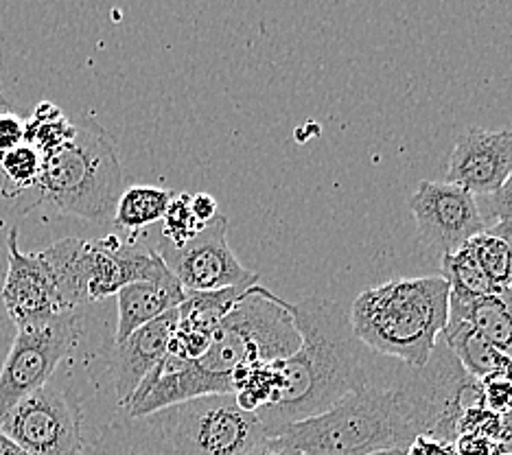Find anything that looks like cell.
I'll return each mask as SVG.
<instances>
[{"instance_id":"cell-1","label":"cell","mask_w":512,"mask_h":455,"mask_svg":"<svg viewBox=\"0 0 512 455\" xmlns=\"http://www.w3.org/2000/svg\"><path fill=\"white\" fill-rule=\"evenodd\" d=\"M475 405H482L480 381L440 342L427 366L379 370L366 388L329 412L287 427L281 438L305 455L405 451L418 436L456 442L460 416Z\"/></svg>"},{"instance_id":"cell-2","label":"cell","mask_w":512,"mask_h":455,"mask_svg":"<svg viewBox=\"0 0 512 455\" xmlns=\"http://www.w3.org/2000/svg\"><path fill=\"white\" fill-rule=\"evenodd\" d=\"M300 346L281 361L283 383L274 401L256 412L267 438L316 418L366 388L379 375L370 350L357 340L348 311L331 298L292 302Z\"/></svg>"},{"instance_id":"cell-3","label":"cell","mask_w":512,"mask_h":455,"mask_svg":"<svg viewBox=\"0 0 512 455\" xmlns=\"http://www.w3.org/2000/svg\"><path fill=\"white\" fill-rule=\"evenodd\" d=\"M348 318L370 353L423 368L447 329L449 285L442 276L392 278L362 291Z\"/></svg>"},{"instance_id":"cell-4","label":"cell","mask_w":512,"mask_h":455,"mask_svg":"<svg viewBox=\"0 0 512 455\" xmlns=\"http://www.w3.org/2000/svg\"><path fill=\"white\" fill-rule=\"evenodd\" d=\"M300 346L292 302L261 283L243 291L213 333L211 346L193 364L208 394H232V375L259 361H283Z\"/></svg>"},{"instance_id":"cell-5","label":"cell","mask_w":512,"mask_h":455,"mask_svg":"<svg viewBox=\"0 0 512 455\" xmlns=\"http://www.w3.org/2000/svg\"><path fill=\"white\" fill-rule=\"evenodd\" d=\"M57 213L106 224L123 189V167L112 136L95 121L75 125L71 143L44 158L33 186Z\"/></svg>"},{"instance_id":"cell-6","label":"cell","mask_w":512,"mask_h":455,"mask_svg":"<svg viewBox=\"0 0 512 455\" xmlns=\"http://www.w3.org/2000/svg\"><path fill=\"white\" fill-rule=\"evenodd\" d=\"M178 455H246L267 440L256 414L232 394H206L147 416Z\"/></svg>"},{"instance_id":"cell-7","label":"cell","mask_w":512,"mask_h":455,"mask_svg":"<svg viewBox=\"0 0 512 455\" xmlns=\"http://www.w3.org/2000/svg\"><path fill=\"white\" fill-rule=\"evenodd\" d=\"M79 335L75 311H62L49 322L18 329L0 370V418L25 396L44 388L55 368L75 350Z\"/></svg>"},{"instance_id":"cell-8","label":"cell","mask_w":512,"mask_h":455,"mask_svg":"<svg viewBox=\"0 0 512 455\" xmlns=\"http://www.w3.org/2000/svg\"><path fill=\"white\" fill-rule=\"evenodd\" d=\"M0 431L29 455H81L84 418L66 392L44 385L0 418Z\"/></svg>"},{"instance_id":"cell-9","label":"cell","mask_w":512,"mask_h":455,"mask_svg":"<svg viewBox=\"0 0 512 455\" xmlns=\"http://www.w3.org/2000/svg\"><path fill=\"white\" fill-rule=\"evenodd\" d=\"M158 252L186 291H248L259 285V274L243 267L230 248L226 215H217L213 221H208L200 235L180 248L162 241Z\"/></svg>"},{"instance_id":"cell-10","label":"cell","mask_w":512,"mask_h":455,"mask_svg":"<svg viewBox=\"0 0 512 455\" xmlns=\"http://www.w3.org/2000/svg\"><path fill=\"white\" fill-rule=\"evenodd\" d=\"M418 237L440 256L458 252L473 237L486 232V221L475 197L449 182L423 180L407 197Z\"/></svg>"},{"instance_id":"cell-11","label":"cell","mask_w":512,"mask_h":455,"mask_svg":"<svg viewBox=\"0 0 512 455\" xmlns=\"http://www.w3.org/2000/svg\"><path fill=\"white\" fill-rule=\"evenodd\" d=\"M0 298L18 329L49 322L64 311L40 252L20 250L18 228H11L7 237V274Z\"/></svg>"},{"instance_id":"cell-12","label":"cell","mask_w":512,"mask_h":455,"mask_svg":"<svg viewBox=\"0 0 512 455\" xmlns=\"http://www.w3.org/2000/svg\"><path fill=\"white\" fill-rule=\"evenodd\" d=\"M512 171V127L484 130L471 127L456 138L447 162V180L473 197H488Z\"/></svg>"},{"instance_id":"cell-13","label":"cell","mask_w":512,"mask_h":455,"mask_svg":"<svg viewBox=\"0 0 512 455\" xmlns=\"http://www.w3.org/2000/svg\"><path fill=\"white\" fill-rule=\"evenodd\" d=\"M176 322L178 309H173L112 346L110 375L121 407H127L138 385L165 359L173 331H176Z\"/></svg>"},{"instance_id":"cell-14","label":"cell","mask_w":512,"mask_h":455,"mask_svg":"<svg viewBox=\"0 0 512 455\" xmlns=\"http://www.w3.org/2000/svg\"><path fill=\"white\" fill-rule=\"evenodd\" d=\"M241 294L239 289L186 291L167 353L182 359H200L211 346L219 322L237 305Z\"/></svg>"},{"instance_id":"cell-15","label":"cell","mask_w":512,"mask_h":455,"mask_svg":"<svg viewBox=\"0 0 512 455\" xmlns=\"http://www.w3.org/2000/svg\"><path fill=\"white\" fill-rule=\"evenodd\" d=\"M186 298V289L180 280L171 274L167 267L165 272L149 280H136L125 285L116 294V307H119V320H116L114 344L123 342L136 329L154 322L162 315L178 309Z\"/></svg>"},{"instance_id":"cell-16","label":"cell","mask_w":512,"mask_h":455,"mask_svg":"<svg viewBox=\"0 0 512 455\" xmlns=\"http://www.w3.org/2000/svg\"><path fill=\"white\" fill-rule=\"evenodd\" d=\"M81 455H178L151 418H119L101 429Z\"/></svg>"},{"instance_id":"cell-17","label":"cell","mask_w":512,"mask_h":455,"mask_svg":"<svg viewBox=\"0 0 512 455\" xmlns=\"http://www.w3.org/2000/svg\"><path fill=\"white\" fill-rule=\"evenodd\" d=\"M449 318L471 324L488 344L512 359V287L469 302L449 300Z\"/></svg>"},{"instance_id":"cell-18","label":"cell","mask_w":512,"mask_h":455,"mask_svg":"<svg viewBox=\"0 0 512 455\" xmlns=\"http://www.w3.org/2000/svg\"><path fill=\"white\" fill-rule=\"evenodd\" d=\"M442 344L449 348V353L458 359L467 375L482 381L491 375H499L512 368V359L499 353L495 346L488 344L471 324L462 320L449 318L447 329L442 333Z\"/></svg>"},{"instance_id":"cell-19","label":"cell","mask_w":512,"mask_h":455,"mask_svg":"<svg viewBox=\"0 0 512 455\" xmlns=\"http://www.w3.org/2000/svg\"><path fill=\"white\" fill-rule=\"evenodd\" d=\"M173 191L158 189V186H130L119 197L114 210V226L123 230H143L151 224H158L167 213Z\"/></svg>"},{"instance_id":"cell-20","label":"cell","mask_w":512,"mask_h":455,"mask_svg":"<svg viewBox=\"0 0 512 455\" xmlns=\"http://www.w3.org/2000/svg\"><path fill=\"white\" fill-rule=\"evenodd\" d=\"M281 383V361H259V364L239 368L232 375V396L243 410L256 414L274 401Z\"/></svg>"},{"instance_id":"cell-21","label":"cell","mask_w":512,"mask_h":455,"mask_svg":"<svg viewBox=\"0 0 512 455\" xmlns=\"http://www.w3.org/2000/svg\"><path fill=\"white\" fill-rule=\"evenodd\" d=\"M440 276L449 285V300L469 302L497 291V287H493L491 280L480 270L469 245H462L458 252L442 256Z\"/></svg>"},{"instance_id":"cell-22","label":"cell","mask_w":512,"mask_h":455,"mask_svg":"<svg viewBox=\"0 0 512 455\" xmlns=\"http://www.w3.org/2000/svg\"><path fill=\"white\" fill-rule=\"evenodd\" d=\"M75 136V125L66 119L55 103L42 101L27 119L25 143L38 151L42 158H49L64 149Z\"/></svg>"},{"instance_id":"cell-23","label":"cell","mask_w":512,"mask_h":455,"mask_svg":"<svg viewBox=\"0 0 512 455\" xmlns=\"http://www.w3.org/2000/svg\"><path fill=\"white\" fill-rule=\"evenodd\" d=\"M467 245L493 287H512V250L502 239H497L486 230L482 235L473 237Z\"/></svg>"},{"instance_id":"cell-24","label":"cell","mask_w":512,"mask_h":455,"mask_svg":"<svg viewBox=\"0 0 512 455\" xmlns=\"http://www.w3.org/2000/svg\"><path fill=\"white\" fill-rule=\"evenodd\" d=\"M204 226L195 219L191 210V193H173L167 206V213L162 217V241L180 248V245L195 239Z\"/></svg>"},{"instance_id":"cell-25","label":"cell","mask_w":512,"mask_h":455,"mask_svg":"<svg viewBox=\"0 0 512 455\" xmlns=\"http://www.w3.org/2000/svg\"><path fill=\"white\" fill-rule=\"evenodd\" d=\"M44 158L31 145L22 143L20 147L0 154V171L5 175L7 186H14L16 191H27L36 186L42 173Z\"/></svg>"},{"instance_id":"cell-26","label":"cell","mask_w":512,"mask_h":455,"mask_svg":"<svg viewBox=\"0 0 512 455\" xmlns=\"http://www.w3.org/2000/svg\"><path fill=\"white\" fill-rule=\"evenodd\" d=\"M512 370V368H510ZM510 370L499 372V375H491L480 381V394L482 405L488 412L504 414L512 410V377Z\"/></svg>"},{"instance_id":"cell-27","label":"cell","mask_w":512,"mask_h":455,"mask_svg":"<svg viewBox=\"0 0 512 455\" xmlns=\"http://www.w3.org/2000/svg\"><path fill=\"white\" fill-rule=\"evenodd\" d=\"M27 132V119H22L20 114L11 112L9 108L0 112V154L20 147L25 143Z\"/></svg>"},{"instance_id":"cell-28","label":"cell","mask_w":512,"mask_h":455,"mask_svg":"<svg viewBox=\"0 0 512 455\" xmlns=\"http://www.w3.org/2000/svg\"><path fill=\"white\" fill-rule=\"evenodd\" d=\"M486 208H488V215L495 219V224L497 221L512 219V171L504 180V184L499 186L495 193L486 197Z\"/></svg>"},{"instance_id":"cell-29","label":"cell","mask_w":512,"mask_h":455,"mask_svg":"<svg viewBox=\"0 0 512 455\" xmlns=\"http://www.w3.org/2000/svg\"><path fill=\"white\" fill-rule=\"evenodd\" d=\"M405 455H456V447L434 436H418L407 445Z\"/></svg>"},{"instance_id":"cell-30","label":"cell","mask_w":512,"mask_h":455,"mask_svg":"<svg viewBox=\"0 0 512 455\" xmlns=\"http://www.w3.org/2000/svg\"><path fill=\"white\" fill-rule=\"evenodd\" d=\"M191 210L202 226H206L208 221H213L219 215L217 200L208 193H191Z\"/></svg>"},{"instance_id":"cell-31","label":"cell","mask_w":512,"mask_h":455,"mask_svg":"<svg viewBox=\"0 0 512 455\" xmlns=\"http://www.w3.org/2000/svg\"><path fill=\"white\" fill-rule=\"evenodd\" d=\"M246 455H305L302 451H298L296 447L289 445L285 438H267L263 440L261 445H256L250 453Z\"/></svg>"},{"instance_id":"cell-32","label":"cell","mask_w":512,"mask_h":455,"mask_svg":"<svg viewBox=\"0 0 512 455\" xmlns=\"http://www.w3.org/2000/svg\"><path fill=\"white\" fill-rule=\"evenodd\" d=\"M488 232H491V235H495L497 239H502L508 245V248L512 250V219L497 221L493 228H488Z\"/></svg>"},{"instance_id":"cell-33","label":"cell","mask_w":512,"mask_h":455,"mask_svg":"<svg viewBox=\"0 0 512 455\" xmlns=\"http://www.w3.org/2000/svg\"><path fill=\"white\" fill-rule=\"evenodd\" d=\"M0 455H29L25 449H20L14 440H9L3 431H0Z\"/></svg>"},{"instance_id":"cell-34","label":"cell","mask_w":512,"mask_h":455,"mask_svg":"<svg viewBox=\"0 0 512 455\" xmlns=\"http://www.w3.org/2000/svg\"><path fill=\"white\" fill-rule=\"evenodd\" d=\"M370 455H405V451H379V453H370Z\"/></svg>"},{"instance_id":"cell-35","label":"cell","mask_w":512,"mask_h":455,"mask_svg":"<svg viewBox=\"0 0 512 455\" xmlns=\"http://www.w3.org/2000/svg\"><path fill=\"white\" fill-rule=\"evenodd\" d=\"M7 108H9V105H7V101L3 99V92H0V112L7 110Z\"/></svg>"},{"instance_id":"cell-36","label":"cell","mask_w":512,"mask_h":455,"mask_svg":"<svg viewBox=\"0 0 512 455\" xmlns=\"http://www.w3.org/2000/svg\"><path fill=\"white\" fill-rule=\"evenodd\" d=\"M510 377H512V370H510Z\"/></svg>"}]
</instances>
